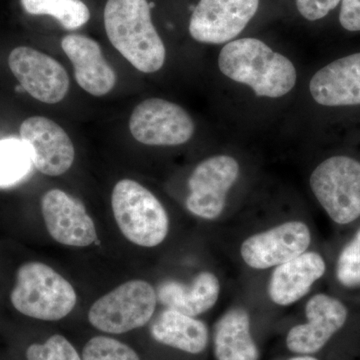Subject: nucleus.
Listing matches in <instances>:
<instances>
[{
	"mask_svg": "<svg viewBox=\"0 0 360 360\" xmlns=\"http://www.w3.org/2000/svg\"><path fill=\"white\" fill-rule=\"evenodd\" d=\"M336 277L342 285H360V229L341 251L336 264Z\"/></svg>",
	"mask_w": 360,
	"mask_h": 360,
	"instance_id": "b1692460",
	"label": "nucleus"
},
{
	"mask_svg": "<svg viewBox=\"0 0 360 360\" xmlns=\"http://www.w3.org/2000/svg\"><path fill=\"white\" fill-rule=\"evenodd\" d=\"M103 20L110 44L134 68L143 73L162 68L167 49L148 0H108Z\"/></svg>",
	"mask_w": 360,
	"mask_h": 360,
	"instance_id": "f257e3e1",
	"label": "nucleus"
},
{
	"mask_svg": "<svg viewBox=\"0 0 360 360\" xmlns=\"http://www.w3.org/2000/svg\"><path fill=\"white\" fill-rule=\"evenodd\" d=\"M219 70L233 82L250 86L259 97L278 98L295 86L296 70L290 59L257 39H234L219 56Z\"/></svg>",
	"mask_w": 360,
	"mask_h": 360,
	"instance_id": "f03ea898",
	"label": "nucleus"
},
{
	"mask_svg": "<svg viewBox=\"0 0 360 360\" xmlns=\"http://www.w3.org/2000/svg\"><path fill=\"white\" fill-rule=\"evenodd\" d=\"M219 292V278L212 272L203 271L189 284L163 281L158 286L156 295L158 300L167 309L195 317L214 307Z\"/></svg>",
	"mask_w": 360,
	"mask_h": 360,
	"instance_id": "a211bd4d",
	"label": "nucleus"
},
{
	"mask_svg": "<svg viewBox=\"0 0 360 360\" xmlns=\"http://www.w3.org/2000/svg\"><path fill=\"white\" fill-rule=\"evenodd\" d=\"M26 13L51 15L68 30H77L89 22L90 11L82 0H21Z\"/></svg>",
	"mask_w": 360,
	"mask_h": 360,
	"instance_id": "412c9836",
	"label": "nucleus"
},
{
	"mask_svg": "<svg viewBox=\"0 0 360 360\" xmlns=\"http://www.w3.org/2000/svg\"><path fill=\"white\" fill-rule=\"evenodd\" d=\"M61 47L72 63L77 84L90 96L101 97L115 89L117 77L104 58L101 45L84 34L65 35Z\"/></svg>",
	"mask_w": 360,
	"mask_h": 360,
	"instance_id": "2eb2a0df",
	"label": "nucleus"
},
{
	"mask_svg": "<svg viewBox=\"0 0 360 360\" xmlns=\"http://www.w3.org/2000/svg\"><path fill=\"white\" fill-rule=\"evenodd\" d=\"M8 65L20 86L40 103H60L70 90V75L65 68L49 54L32 47L14 49L8 56Z\"/></svg>",
	"mask_w": 360,
	"mask_h": 360,
	"instance_id": "9d476101",
	"label": "nucleus"
},
{
	"mask_svg": "<svg viewBox=\"0 0 360 360\" xmlns=\"http://www.w3.org/2000/svg\"><path fill=\"white\" fill-rule=\"evenodd\" d=\"M82 360H141L129 345L108 336H96L85 345Z\"/></svg>",
	"mask_w": 360,
	"mask_h": 360,
	"instance_id": "5701e85b",
	"label": "nucleus"
},
{
	"mask_svg": "<svg viewBox=\"0 0 360 360\" xmlns=\"http://www.w3.org/2000/svg\"><path fill=\"white\" fill-rule=\"evenodd\" d=\"M340 2L341 0H295L298 13L309 21H316L326 18Z\"/></svg>",
	"mask_w": 360,
	"mask_h": 360,
	"instance_id": "a878e982",
	"label": "nucleus"
},
{
	"mask_svg": "<svg viewBox=\"0 0 360 360\" xmlns=\"http://www.w3.org/2000/svg\"><path fill=\"white\" fill-rule=\"evenodd\" d=\"M11 300L14 309L26 316L56 321L72 311L77 295L58 271L42 262H32L18 269Z\"/></svg>",
	"mask_w": 360,
	"mask_h": 360,
	"instance_id": "7ed1b4c3",
	"label": "nucleus"
},
{
	"mask_svg": "<svg viewBox=\"0 0 360 360\" xmlns=\"http://www.w3.org/2000/svg\"><path fill=\"white\" fill-rule=\"evenodd\" d=\"M310 243L309 226L304 222L290 221L245 239L240 253L251 269H267L300 257Z\"/></svg>",
	"mask_w": 360,
	"mask_h": 360,
	"instance_id": "f8f14e48",
	"label": "nucleus"
},
{
	"mask_svg": "<svg viewBox=\"0 0 360 360\" xmlns=\"http://www.w3.org/2000/svg\"><path fill=\"white\" fill-rule=\"evenodd\" d=\"M20 134L33 165L42 174L59 176L72 167L75 158L73 142L68 132L51 118H27L21 123Z\"/></svg>",
	"mask_w": 360,
	"mask_h": 360,
	"instance_id": "9b49d317",
	"label": "nucleus"
},
{
	"mask_svg": "<svg viewBox=\"0 0 360 360\" xmlns=\"http://www.w3.org/2000/svg\"><path fill=\"white\" fill-rule=\"evenodd\" d=\"M340 22L348 32H360V0H341Z\"/></svg>",
	"mask_w": 360,
	"mask_h": 360,
	"instance_id": "bb28decb",
	"label": "nucleus"
},
{
	"mask_svg": "<svg viewBox=\"0 0 360 360\" xmlns=\"http://www.w3.org/2000/svg\"><path fill=\"white\" fill-rule=\"evenodd\" d=\"M310 94L324 106L360 104V52L338 59L317 71L310 80Z\"/></svg>",
	"mask_w": 360,
	"mask_h": 360,
	"instance_id": "dca6fc26",
	"label": "nucleus"
},
{
	"mask_svg": "<svg viewBox=\"0 0 360 360\" xmlns=\"http://www.w3.org/2000/svg\"><path fill=\"white\" fill-rule=\"evenodd\" d=\"M111 207L125 238L142 248H155L165 240L169 219L158 198L135 180H120L113 187Z\"/></svg>",
	"mask_w": 360,
	"mask_h": 360,
	"instance_id": "20e7f679",
	"label": "nucleus"
},
{
	"mask_svg": "<svg viewBox=\"0 0 360 360\" xmlns=\"http://www.w3.org/2000/svg\"><path fill=\"white\" fill-rule=\"evenodd\" d=\"M310 187L328 217L348 224L360 217V162L333 156L321 162L310 176Z\"/></svg>",
	"mask_w": 360,
	"mask_h": 360,
	"instance_id": "423d86ee",
	"label": "nucleus"
},
{
	"mask_svg": "<svg viewBox=\"0 0 360 360\" xmlns=\"http://www.w3.org/2000/svg\"><path fill=\"white\" fill-rule=\"evenodd\" d=\"M217 360H258L259 352L250 333V314L232 309L220 317L213 333Z\"/></svg>",
	"mask_w": 360,
	"mask_h": 360,
	"instance_id": "6ab92c4d",
	"label": "nucleus"
},
{
	"mask_svg": "<svg viewBox=\"0 0 360 360\" xmlns=\"http://www.w3.org/2000/svg\"><path fill=\"white\" fill-rule=\"evenodd\" d=\"M326 264L319 253L309 251L278 265L270 277V300L281 307H288L307 295L326 274Z\"/></svg>",
	"mask_w": 360,
	"mask_h": 360,
	"instance_id": "f3484780",
	"label": "nucleus"
},
{
	"mask_svg": "<svg viewBox=\"0 0 360 360\" xmlns=\"http://www.w3.org/2000/svg\"><path fill=\"white\" fill-rule=\"evenodd\" d=\"M30 158L27 148L20 141H0V184L20 179L27 172Z\"/></svg>",
	"mask_w": 360,
	"mask_h": 360,
	"instance_id": "4be33fe9",
	"label": "nucleus"
},
{
	"mask_svg": "<svg viewBox=\"0 0 360 360\" xmlns=\"http://www.w3.org/2000/svg\"><path fill=\"white\" fill-rule=\"evenodd\" d=\"M27 360H82L65 336L52 335L42 345L34 343L26 350Z\"/></svg>",
	"mask_w": 360,
	"mask_h": 360,
	"instance_id": "393cba45",
	"label": "nucleus"
},
{
	"mask_svg": "<svg viewBox=\"0 0 360 360\" xmlns=\"http://www.w3.org/2000/svg\"><path fill=\"white\" fill-rule=\"evenodd\" d=\"M135 141L148 146H177L193 136L195 125L179 104L162 98H148L135 106L129 117Z\"/></svg>",
	"mask_w": 360,
	"mask_h": 360,
	"instance_id": "0eeeda50",
	"label": "nucleus"
},
{
	"mask_svg": "<svg viewBox=\"0 0 360 360\" xmlns=\"http://www.w3.org/2000/svg\"><path fill=\"white\" fill-rule=\"evenodd\" d=\"M238 175V162L231 156L215 155L201 161L188 179L187 210L200 219H217Z\"/></svg>",
	"mask_w": 360,
	"mask_h": 360,
	"instance_id": "6e6552de",
	"label": "nucleus"
},
{
	"mask_svg": "<svg viewBox=\"0 0 360 360\" xmlns=\"http://www.w3.org/2000/svg\"><path fill=\"white\" fill-rule=\"evenodd\" d=\"M150 333L158 342L187 354H201L207 347L208 329L205 322L172 309L158 315Z\"/></svg>",
	"mask_w": 360,
	"mask_h": 360,
	"instance_id": "aec40b11",
	"label": "nucleus"
},
{
	"mask_svg": "<svg viewBox=\"0 0 360 360\" xmlns=\"http://www.w3.org/2000/svg\"><path fill=\"white\" fill-rule=\"evenodd\" d=\"M41 212L47 231L60 245L85 248L97 241L96 224L77 198L61 189L46 191Z\"/></svg>",
	"mask_w": 360,
	"mask_h": 360,
	"instance_id": "ddd939ff",
	"label": "nucleus"
},
{
	"mask_svg": "<svg viewBox=\"0 0 360 360\" xmlns=\"http://www.w3.org/2000/svg\"><path fill=\"white\" fill-rule=\"evenodd\" d=\"M156 303L158 295L148 281H127L92 304L89 321L103 333L122 335L146 326L155 314Z\"/></svg>",
	"mask_w": 360,
	"mask_h": 360,
	"instance_id": "39448f33",
	"label": "nucleus"
},
{
	"mask_svg": "<svg viewBox=\"0 0 360 360\" xmlns=\"http://www.w3.org/2000/svg\"><path fill=\"white\" fill-rule=\"evenodd\" d=\"M307 323L290 329L286 345L290 352L312 354L319 352L347 322L348 311L336 298L323 295H314L305 307Z\"/></svg>",
	"mask_w": 360,
	"mask_h": 360,
	"instance_id": "4468645a",
	"label": "nucleus"
},
{
	"mask_svg": "<svg viewBox=\"0 0 360 360\" xmlns=\"http://www.w3.org/2000/svg\"><path fill=\"white\" fill-rule=\"evenodd\" d=\"M288 360H319L315 359L314 356H310V355H302V356H296L292 357V359Z\"/></svg>",
	"mask_w": 360,
	"mask_h": 360,
	"instance_id": "cd10ccee",
	"label": "nucleus"
},
{
	"mask_svg": "<svg viewBox=\"0 0 360 360\" xmlns=\"http://www.w3.org/2000/svg\"><path fill=\"white\" fill-rule=\"evenodd\" d=\"M259 0H200L189 20L191 37L200 44H229L252 20Z\"/></svg>",
	"mask_w": 360,
	"mask_h": 360,
	"instance_id": "1a4fd4ad",
	"label": "nucleus"
}]
</instances>
